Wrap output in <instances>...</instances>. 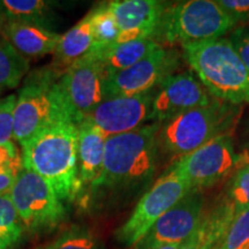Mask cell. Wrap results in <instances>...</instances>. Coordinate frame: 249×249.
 Instances as JSON below:
<instances>
[{"label":"cell","instance_id":"cell-1","mask_svg":"<svg viewBox=\"0 0 249 249\" xmlns=\"http://www.w3.org/2000/svg\"><path fill=\"white\" fill-rule=\"evenodd\" d=\"M160 127V124H149L107 138L102 172L77 200L80 204H89L104 195L128 194L147 186L157 166Z\"/></svg>","mask_w":249,"mask_h":249},{"label":"cell","instance_id":"cell-2","mask_svg":"<svg viewBox=\"0 0 249 249\" xmlns=\"http://www.w3.org/2000/svg\"><path fill=\"white\" fill-rule=\"evenodd\" d=\"M79 129L73 121L40 130L21 145L24 169L39 174L53 187L62 202L76 201Z\"/></svg>","mask_w":249,"mask_h":249},{"label":"cell","instance_id":"cell-3","mask_svg":"<svg viewBox=\"0 0 249 249\" xmlns=\"http://www.w3.org/2000/svg\"><path fill=\"white\" fill-rule=\"evenodd\" d=\"M189 67L213 98L241 105L249 103V71L229 38L183 46Z\"/></svg>","mask_w":249,"mask_h":249},{"label":"cell","instance_id":"cell-4","mask_svg":"<svg viewBox=\"0 0 249 249\" xmlns=\"http://www.w3.org/2000/svg\"><path fill=\"white\" fill-rule=\"evenodd\" d=\"M61 74L49 65L31 71L24 79L14 111V140L20 145L50 126L73 121L59 86Z\"/></svg>","mask_w":249,"mask_h":249},{"label":"cell","instance_id":"cell-5","mask_svg":"<svg viewBox=\"0 0 249 249\" xmlns=\"http://www.w3.org/2000/svg\"><path fill=\"white\" fill-rule=\"evenodd\" d=\"M239 105L214 98L210 104L183 112L160 124L158 147L174 157H182L222 135H231Z\"/></svg>","mask_w":249,"mask_h":249},{"label":"cell","instance_id":"cell-6","mask_svg":"<svg viewBox=\"0 0 249 249\" xmlns=\"http://www.w3.org/2000/svg\"><path fill=\"white\" fill-rule=\"evenodd\" d=\"M235 23L211 0H189L167 6L156 30L154 40L167 45H186L222 38Z\"/></svg>","mask_w":249,"mask_h":249},{"label":"cell","instance_id":"cell-7","mask_svg":"<svg viewBox=\"0 0 249 249\" xmlns=\"http://www.w3.org/2000/svg\"><path fill=\"white\" fill-rule=\"evenodd\" d=\"M24 230L31 234H44L54 231L67 218L65 207L53 187L33 171L22 167L11 192Z\"/></svg>","mask_w":249,"mask_h":249},{"label":"cell","instance_id":"cell-8","mask_svg":"<svg viewBox=\"0 0 249 249\" xmlns=\"http://www.w3.org/2000/svg\"><path fill=\"white\" fill-rule=\"evenodd\" d=\"M191 191L189 183L170 166L140 198L128 219L116 232V239L127 247L135 246L165 213Z\"/></svg>","mask_w":249,"mask_h":249},{"label":"cell","instance_id":"cell-9","mask_svg":"<svg viewBox=\"0 0 249 249\" xmlns=\"http://www.w3.org/2000/svg\"><path fill=\"white\" fill-rule=\"evenodd\" d=\"M242 156L235 152L231 135H222L178 158L171 167L192 189H201L229 176L241 163Z\"/></svg>","mask_w":249,"mask_h":249},{"label":"cell","instance_id":"cell-10","mask_svg":"<svg viewBox=\"0 0 249 249\" xmlns=\"http://www.w3.org/2000/svg\"><path fill=\"white\" fill-rule=\"evenodd\" d=\"M59 86L73 121L80 124L87 114L107 99L105 75L90 54L74 62L61 74Z\"/></svg>","mask_w":249,"mask_h":249},{"label":"cell","instance_id":"cell-11","mask_svg":"<svg viewBox=\"0 0 249 249\" xmlns=\"http://www.w3.org/2000/svg\"><path fill=\"white\" fill-rule=\"evenodd\" d=\"M204 197L201 189H192L156 222L133 249H157L183 244L191 238L203 217Z\"/></svg>","mask_w":249,"mask_h":249},{"label":"cell","instance_id":"cell-12","mask_svg":"<svg viewBox=\"0 0 249 249\" xmlns=\"http://www.w3.org/2000/svg\"><path fill=\"white\" fill-rule=\"evenodd\" d=\"M178 59L174 52L160 45L127 70L105 79L107 98L135 96L158 88L174 74Z\"/></svg>","mask_w":249,"mask_h":249},{"label":"cell","instance_id":"cell-13","mask_svg":"<svg viewBox=\"0 0 249 249\" xmlns=\"http://www.w3.org/2000/svg\"><path fill=\"white\" fill-rule=\"evenodd\" d=\"M157 89L135 96L104 99L87 114L82 123L96 127L107 138L138 129L150 120Z\"/></svg>","mask_w":249,"mask_h":249},{"label":"cell","instance_id":"cell-14","mask_svg":"<svg viewBox=\"0 0 249 249\" xmlns=\"http://www.w3.org/2000/svg\"><path fill=\"white\" fill-rule=\"evenodd\" d=\"M213 99L192 73L172 74L156 91L150 120L161 124L192 108L210 104Z\"/></svg>","mask_w":249,"mask_h":249},{"label":"cell","instance_id":"cell-15","mask_svg":"<svg viewBox=\"0 0 249 249\" xmlns=\"http://www.w3.org/2000/svg\"><path fill=\"white\" fill-rule=\"evenodd\" d=\"M108 5L119 27L116 44L154 39L167 7L166 2L157 0H116L110 1Z\"/></svg>","mask_w":249,"mask_h":249},{"label":"cell","instance_id":"cell-16","mask_svg":"<svg viewBox=\"0 0 249 249\" xmlns=\"http://www.w3.org/2000/svg\"><path fill=\"white\" fill-rule=\"evenodd\" d=\"M77 185L76 201L97 180L102 172L107 136L98 128L87 123L77 124Z\"/></svg>","mask_w":249,"mask_h":249},{"label":"cell","instance_id":"cell-17","mask_svg":"<svg viewBox=\"0 0 249 249\" xmlns=\"http://www.w3.org/2000/svg\"><path fill=\"white\" fill-rule=\"evenodd\" d=\"M4 31L9 44L28 60L54 53L61 37L55 31L18 22H5Z\"/></svg>","mask_w":249,"mask_h":249},{"label":"cell","instance_id":"cell-18","mask_svg":"<svg viewBox=\"0 0 249 249\" xmlns=\"http://www.w3.org/2000/svg\"><path fill=\"white\" fill-rule=\"evenodd\" d=\"M160 46V44L154 39H141L116 44L103 51L90 52L88 54L97 60L107 79L135 65Z\"/></svg>","mask_w":249,"mask_h":249},{"label":"cell","instance_id":"cell-19","mask_svg":"<svg viewBox=\"0 0 249 249\" xmlns=\"http://www.w3.org/2000/svg\"><path fill=\"white\" fill-rule=\"evenodd\" d=\"M57 6L58 2L44 0H4L0 1V13L5 22L33 24L54 31Z\"/></svg>","mask_w":249,"mask_h":249},{"label":"cell","instance_id":"cell-20","mask_svg":"<svg viewBox=\"0 0 249 249\" xmlns=\"http://www.w3.org/2000/svg\"><path fill=\"white\" fill-rule=\"evenodd\" d=\"M93 48V35L89 13L65 35L60 37L52 66L61 73L80 59L86 57Z\"/></svg>","mask_w":249,"mask_h":249},{"label":"cell","instance_id":"cell-21","mask_svg":"<svg viewBox=\"0 0 249 249\" xmlns=\"http://www.w3.org/2000/svg\"><path fill=\"white\" fill-rule=\"evenodd\" d=\"M93 35L91 52H98L113 46L119 36V27L110 5L102 4L89 13Z\"/></svg>","mask_w":249,"mask_h":249},{"label":"cell","instance_id":"cell-22","mask_svg":"<svg viewBox=\"0 0 249 249\" xmlns=\"http://www.w3.org/2000/svg\"><path fill=\"white\" fill-rule=\"evenodd\" d=\"M29 71V60L21 55L8 42L0 44V92L14 89Z\"/></svg>","mask_w":249,"mask_h":249},{"label":"cell","instance_id":"cell-23","mask_svg":"<svg viewBox=\"0 0 249 249\" xmlns=\"http://www.w3.org/2000/svg\"><path fill=\"white\" fill-rule=\"evenodd\" d=\"M37 249H105V245L88 227L71 225Z\"/></svg>","mask_w":249,"mask_h":249},{"label":"cell","instance_id":"cell-24","mask_svg":"<svg viewBox=\"0 0 249 249\" xmlns=\"http://www.w3.org/2000/svg\"><path fill=\"white\" fill-rule=\"evenodd\" d=\"M24 227L9 194L0 195V249H8L22 238Z\"/></svg>","mask_w":249,"mask_h":249},{"label":"cell","instance_id":"cell-25","mask_svg":"<svg viewBox=\"0 0 249 249\" xmlns=\"http://www.w3.org/2000/svg\"><path fill=\"white\" fill-rule=\"evenodd\" d=\"M214 249H249V209L236 211Z\"/></svg>","mask_w":249,"mask_h":249},{"label":"cell","instance_id":"cell-26","mask_svg":"<svg viewBox=\"0 0 249 249\" xmlns=\"http://www.w3.org/2000/svg\"><path fill=\"white\" fill-rule=\"evenodd\" d=\"M227 192V200L234 207L235 213L249 209V154H244L241 163L234 170Z\"/></svg>","mask_w":249,"mask_h":249},{"label":"cell","instance_id":"cell-27","mask_svg":"<svg viewBox=\"0 0 249 249\" xmlns=\"http://www.w3.org/2000/svg\"><path fill=\"white\" fill-rule=\"evenodd\" d=\"M17 95L0 98V145L14 144V111Z\"/></svg>","mask_w":249,"mask_h":249},{"label":"cell","instance_id":"cell-28","mask_svg":"<svg viewBox=\"0 0 249 249\" xmlns=\"http://www.w3.org/2000/svg\"><path fill=\"white\" fill-rule=\"evenodd\" d=\"M217 4L232 18L235 26L249 22V0H218Z\"/></svg>","mask_w":249,"mask_h":249},{"label":"cell","instance_id":"cell-29","mask_svg":"<svg viewBox=\"0 0 249 249\" xmlns=\"http://www.w3.org/2000/svg\"><path fill=\"white\" fill-rule=\"evenodd\" d=\"M229 39L249 71V22L233 29Z\"/></svg>","mask_w":249,"mask_h":249},{"label":"cell","instance_id":"cell-30","mask_svg":"<svg viewBox=\"0 0 249 249\" xmlns=\"http://www.w3.org/2000/svg\"><path fill=\"white\" fill-rule=\"evenodd\" d=\"M23 167L17 144L0 145V169H12L20 172Z\"/></svg>","mask_w":249,"mask_h":249},{"label":"cell","instance_id":"cell-31","mask_svg":"<svg viewBox=\"0 0 249 249\" xmlns=\"http://www.w3.org/2000/svg\"><path fill=\"white\" fill-rule=\"evenodd\" d=\"M18 172L12 169H0V195L9 194Z\"/></svg>","mask_w":249,"mask_h":249},{"label":"cell","instance_id":"cell-32","mask_svg":"<svg viewBox=\"0 0 249 249\" xmlns=\"http://www.w3.org/2000/svg\"><path fill=\"white\" fill-rule=\"evenodd\" d=\"M181 249H207L200 225H198L196 231L191 235V238L183 242Z\"/></svg>","mask_w":249,"mask_h":249},{"label":"cell","instance_id":"cell-33","mask_svg":"<svg viewBox=\"0 0 249 249\" xmlns=\"http://www.w3.org/2000/svg\"><path fill=\"white\" fill-rule=\"evenodd\" d=\"M4 27H5V20L4 18H2L1 13H0V44L7 42V39H6V36H5Z\"/></svg>","mask_w":249,"mask_h":249},{"label":"cell","instance_id":"cell-34","mask_svg":"<svg viewBox=\"0 0 249 249\" xmlns=\"http://www.w3.org/2000/svg\"><path fill=\"white\" fill-rule=\"evenodd\" d=\"M181 246H182V244L169 245V246H164V247H160V248H157V249H181Z\"/></svg>","mask_w":249,"mask_h":249}]
</instances>
